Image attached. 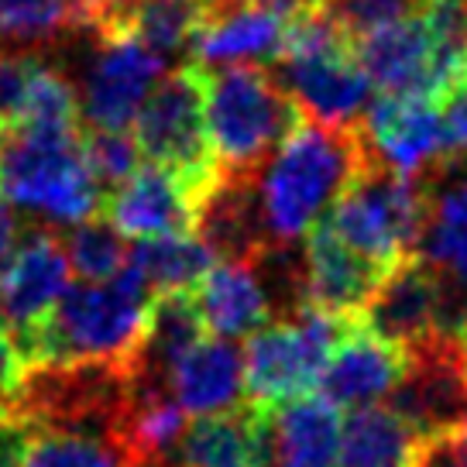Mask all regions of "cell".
Returning a JSON list of instances; mask_svg holds the SVG:
<instances>
[{
  "mask_svg": "<svg viewBox=\"0 0 467 467\" xmlns=\"http://www.w3.org/2000/svg\"><path fill=\"white\" fill-rule=\"evenodd\" d=\"M151 285L124 262L107 282H73L58 296L52 313L35 330L17 337L15 348L28 368L107 365L131 371L134 354L145 340Z\"/></svg>",
  "mask_w": 467,
  "mask_h": 467,
  "instance_id": "1",
  "label": "cell"
},
{
  "mask_svg": "<svg viewBox=\"0 0 467 467\" xmlns=\"http://www.w3.org/2000/svg\"><path fill=\"white\" fill-rule=\"evenodd\" d=\"M368 161L371 155L361 120L348 128H327L306 117L303 128L268 159L254 186L268 248H289L292 241L313 231L323 210Z\"/></svg>",
  "mask_w": 467,
  "mask_h": 467,
  "instance_id": "2",
  "label": "cell"
},
{
  "mask_svg": "<svg viewBox=\"0 0 467 467\" xmlns=\"http://www.w3.org/2000/svg\"><path fill=\"white\" fill-rule=\"evenodd\" d=\"M203 117L220 179H258L268 159L306 120L289 89L278 87L262 66L203 69Z\"/></svg>",
  "mask_w": 467,
  "mask_h": 467,
  "instance_id": "3",
  "label": "cell"
},
{
  "mask_svg": "<svg viewBox=\"0 0 467 467\" xmlns=\"http://www.w3.org/2000/svg\"><path fill=\"white\" fill-rule=\"evenodd\" d=\"M275 66L278 87L289 89L292 100L317 124L348 128L368 110L371 79L354 52V42L323 15L320 0L303 15L289 17Z\"/></svg>",
  "mask_w": 467,
  "mask_h": 467,
  "instance_id": "4",
  "label": "cell"
},
{
  "mask_svg": "<svg viewBox=\"0 0 467 467\" xmlns=\"http://www.w3.org/2000/svg\"><path fill=\"white\" fill-rule=\"evenodd\" d=\"M430 213V182L399 175L379 161H368L340 190L327 223L350 251L365 254L379 268H395L420 251Z\"/></svg>",
  "mask_w": 467,
  "mask_h": 467,
  "instance_id": "5",
  "label": "cell"
},
{
  "mask_svg": "<svg viewBox=\"0 0 467 467\" xmlns=\"http://www.w3.org/2000/svg\"><path fill=\"white\" fill-rule=\"evenodd\" d=\"M0 196L52 223H79L103 210V190L89 175L79 134L35 138L11 131L0 138Z\"/></svg>",
  "mask_w": 467,
  "mask_h": 467,
  "instance_id": "6",
  "label": "cell"
},
{
  "mask_svg": "<svg viewBox=\"0 0 467 467\" xmlns=\"http://www.w3.org/2000/svg\"><path fill=\"white\" fill-rule=\"evenodd\" d=\"M358 320L330 317L313 306H296L282 320H268L244 344V399L254 406H282L309 395L320 381L327 354Z\"/></svg>",
  "mask_w": 467,
  "mask_h": 467,
  "instance_id": "7",
  "label": "cell"
},
{
  "mask_svg": "<svg viewBox=\"0 0 467 467\" xmlns=\"http://www.w3.org/2000/svg\"><path fill=\"white\" fill-rule=\"evenodd\" d=\"M134 145L141 159L179 175L196 203H203L220 175L206 145L203 69L196 62L179 66L151 87L134 117Z\"/></svg>",
  "mask_w": 467,
  "mask_h": 467,
  "instance_id": "8",
  "label": "cell"
},
{
  "mask_svg": "<svg viewBox=\"0 0 467 467\" xmlns=\"http://www.w3.org/2000/svg\"><path fill=\"white\" fill-rule=\"evenodd\" d=\"M464 317L467 292L451 285L426 258L412 254L381 275L365 309L358 313V323L368 334L409 350L437 334L453 337Z\"/></svg>",
  "mask_w": 467,
  "mask_h": 467,
  "instance_id": "9",
  "label": "cell"
},
{
  "mask_svg": "<svg viewBox=\"0 0 467 467\" xmlns=\"http://www.w3.org/2000/svg\"><path fill=\"white\" fill-rule=\"evenodd\" d=\"M371 161L412 179H430L451 165L443 114L437 100L381 93L361 117Z\"/></svg>",
  "mask_w": 467,
  "mask_h": 467,
  "instance_id": "10",
  "label": "cell"
},
{
  "mask_svg": "<svg viewBox=\"0 0 467 467\" xmlns=\"http://www.w3.org/2000/svg\"><path fill=\"white\" fill-rule=\"evenodd\" d=\"M399 412L416 437L467 426V365L451 334H437L406 350V371L392 389Z\"/></svg>",
  "mask_w": 467,
  "mask_h": 467,
  "instance_id": "11",
  "label": "cell"
},
{
  "mask_svg": "<svg viewBox=\"0 0 467 467\" xmlns=\"http://www.w3.org/2000/svg\"><path fill=\"white\" fill-rule=\"evenodd\" d=\"M97 45H100V52H97L87 73L79 110L87 117V128L124 131L134 124V117H138L145 97L155 87L165 62L159 56H151L131 35L107 38V42Z\"/></svg>",
  "mask_w": 467,
  "mask_h": 467,
  "instance_id": "12",
  "label": "cell"
},
{
  "mask_svg": "<svg viewBox=\"0 0 467 467\" xmlns=\"http://www.w3.org/2000/svg\"><path fill=\"white\" fill-rule=\"evenodd\" d=\"M66 285L69 258L62 237L45 227L28 231L0 268V309L11 327V340L35 330L52 313Z\"/></svg>",
  "mask_w": 467,
  "mask_h": 467,
  "instance_id": "13",
  "label": "cell"
},
{
  "mask_svg": "<svg viewBox=\"0 0 467 467\" xmlns=\"http://www.w3.org/2000/svg\"><path fill=\"white\" fill-rule=\"evenodd\" d=\"M354 52L365 66L371 87L399 97H447V76L437 62V48L426 31L423 15H409L389 28L368 35L354 45Z\"/></svg>",
  "mask_w": 467,
  "mask_h": 467,
  "instance_id": "14",
  "label": "cell"
},
{
  "mask_svg": "<svg viewBox=\"0 0 467 467\" xmlns=\"http://www.w3.org/2000/svg\"><path fill=\"white\" fill-rule=\"evenodd\" d=\"M196 196L190 186L159 165H138L117 190L103 196V217L124 237H165L196 234Z\"/></svg>",
  "mask_w": 467,
  "mask_h": 467,
  "instance_id": "15",
  "label": "cell"
},
{
  "mask_svg": "<svg viewBox=\"0 0 467 467\" xmlns=\"http://www.w3.org/2000/svg\"><path fill=\"white\" fill-rule=\"evenodd\" d=\"M385 268L350 251L327 220H317L303 251V303L330 317L358 320Z\"/></svg>",
  "mask_w": 467,
  "mask_h": 467,
  "instance_id": "16",
  "label": "cell"
},
{
  "mask_svg": "<svg viewBox=\"0 0 467 467\" xmlns=\"http://www.w3.org/2000/svg\"><path fill=\"white\" fill-rule=\"evenodd\" d=\"M406 371V350L354 323L327 354L317 389L337 409H365L389 399Z\"/></svg>",
  "mask_w": 467,
  "mask_h": 467,
  "instance_id": "17",
  "label": "cell"
},
{
  "mask_svg": "<svg viewBox=\"0 0 467 467\" xmlns=\"http://www.w3.org/2000/svg\"><path fill=\"white\" fill-rule=\"evenodd\" d=\"M289 17L254 7L248 0H213L200 35L190 45L196 66H258L282 56Z\"/></svg>",
  "mask_w": 467,
  "mask_h": 467,
  "instance_id": "18",
  "label": "cell"
},
{
  "mask_svg": "<svg viewBox=\"0 0 467 467\" xmlns=\"http://www.w3.org/2000/svg\"><path fill=\"white\" fill-rule=\"evenodd\" d=\"M169 389L182 412L192 416H220L244 406L241 350L223 337H200L169 368Z\"/></svg>",
  "mask_w": 467,
  "mask_h": 467,
  "instance_id": "19",
  "label": "cell"
},
{
  "mask_svg": "<svg viewBox=\"0 0 467 467\" xmlns=\"http://www.w3.org/2000/svg\"><path fill=\"white\" fill-rule=\"evenodd\" d=\"M192 299L203 317V327H210L223 340L251 337L272 320V299L265 292L254 262L210 265V272L200 278Z\"/></svg>",
  "mask_w": 467,
  "mask_h": 467,
  "instance_id": "20",
  "label": "cell"
},
{
  "mask_svg": "<svg viewBox=\"0 0 467 467\" xmlns=\"http://www.w3.org/2000/svg\"><path fill=\"white\" fill-rule=\"evenodd\" d=\"M426 182L430 213L416 254L433 265L451 285L467 292V159L451 161Z\"/></svg>",
  "mask_w": 467,
  "mask_h": 467,
  "instance_id": "21",
  "label": "cell"
},
{
  "mask_svg": "<svg viewBox=\"0 0 467 467\" xmlns=\"http://www.w3.org/2000/svg\"><path fill=\"white\" fill-rule=\"evenodd\" d=\"M340 409L323 395H299L272 406L278 467H334L340 451Z\"/></svg>",
  "mask_w": 467,
  "mask_h": 467,
  "instance_id": "22",
  "label": "cell"
},
{
  "mask_svg": "<svg viewBox=\"0 0 467 467\" xmlns=\"http://www.w3.org/2000/svg\"><path fill=\"white\" fill-rule=\"evenodd\" d=\"M203 317L196 309L192 292H155L148 309L145 340L134 354L131 375H159L169 379V368L203 337Z\"/></svg>",
  "mask_w": 467,
  "mask_h": 467,
  "instance_id": "23",
  "label": "cell"
},
{
  "mask_svg": "<svg viewBox=\"0 0 467 467\" xmlns=\"http://www.w3.org/2000/svg\"><path fill=\"white\" fill-rule=\"evenodd\" d=\"M416 447V430L385 406L354 409L340 426V467H406Z\"/></svg>",
  "mask_w": 467,
  "mask_h": 467,
  "instance_id": "24",
  "label": "cell"
},
{
  "mask_svg": "<svg viewBox=\"0 0 467 467\" xmlns=\"http://www.w3.org/2000/svg\"><path fill=\"white\" fill-rule=\"evenodd\" d=\"M15 467H134L110 433L76 426H25Z\"/></svg>",
  "mask_w": 467,
  "mask_h": 467,
  "instance_id": "25",
  "label": "cell"
},
{
  "mask_svg": "<svg viewBox=\"0 0 467 467\" xmlns=\"http://www.w3.org/2000/svg\"><path fill=\"white\" fill-rule=\"evenodd\" d=\"M213 0H134L120 35H131L161 62L169 56H190L192 38L200 35Z\"/></svg>",
  "mask_w": 467,
  "mask_h": 467,
  "instance_id": "26",
  "label": "cell"
},
{
  "mask_svg": "<svg viewBox=\"0 0 467 467\" xmlns=\"http://www.w3.org/2000/svg\"><path fill=\"white\" fill-rule=\"evenodd\" d=\"M128 262L145 275L151 292H192L210 272L213 254L196 234H165L138 241L128 251Z\"/></svg>",
  "mask_w": 467,
  "mask_h": 467,
  "instance_id": "27",
  "label": "cell"
},
{
  "mask_svg": "<svg viewBox=\"0 0 467 467\" xmlns=\"http://www.w3.org/2000/svg\"><path fill=\"white\" fill-rule=\"evenodd\" d=\"M21 134H35V138H76L79 134V100L76 89L69 87V79L48 69L42 62V69L35 73L28 89V100L21 110Z\"/></svg>",
  "mask_w": 467,
  "mask_h": 467,
  "instance_id": "28",
  "label": "cell"
},
{
  "mask_svg": "<svg viewBox=\"0 0 467 467\" xmlns=\"http://www.w3.org/2000/svg\"><path fill=\"white\" fill-rule=\"evenodd\" d=\"M62 244H66L69 268L83 282H107V278H114L124 268L128 251H131L124 244V234L117 231L107 217H100V213L79 220Z\"/></svg>",
  "mask_w": 467,
  "mask_h": 467,
  "instance_id": "29",
  "label": "cell"
},
{
  "mask_svg": "<svg viewBox=\"0 0 467 467\" xmlns=\"http://www.w3.org/2000/svg\"><path fill=\"white\" fill-rule=\"evenodd\" d=\"M79 151H83V161H87L89 175L97 179V186L103 190V196L110 190H117L141 165L134 138H128L124 131H97V128H87V131H79Z\"/></svg>",
  "mask_w": 467,
  "mask_h": 467,
  "instance_id": "30",
  "label": "cell"
},
{
  "mask_svg": "<svg viewBox=\"0 0 467 467\" xmlns=\"http://www.w3.org/2000/svg\"><path fill=\"white\" fill-rule=\"evenodd\" d=\"M323 15L358 45L375 31L389 28L409 15H420L423 0H320Z\"/></svg>",
  "mask_w": 467,
  "mask_h": 467,
  "instance_id": "31",
  "label": "cell"
},
{
  "mask_svg": "<svg viewBox=\"0 0 467 467\" xmlns=\"http://www.w3.org/2000/svg\"><path fill=\"white\" fill-rule=\"evenodd\" d=\"M38 69H42V58L31 52H0V138L17 131L31 79Z\"/></svg>",
  "mask_w": 467,
  "mask_h": 467,
  "instance_id": "32",
  "label": "cell"
},
{
  "mask_svg": "<svg viewBox=\"0 0 467 467\" xmlns=\"http://www.w3.org/2000/svg\"><path fill=\"white\" fill-rule=\"evenodd\" d=\"M134 0H66L73 31H89L97 42L120 38V25Z\"/></svg>",
  "mask_w": 467,
  "mask_h": 467,
  "instance_id": "33",
  "label": "cell"
},
{
  "mask_svg": "<svg viewBox=\"0 0 467 467\" xmlns=\"http://www.w3.org/2000/svg\"><path fill=\"white\" fill-rule=\"evenodd\" d=\"M406 467H467V426L416 437Z\"/></svg>",
  "mask_w": 467,
  "mask_h": 467,
  "instance_id": "34",
  "label": "cell"
},
{
  "mask_svg": "<svg viewBox=\"0 0 467 467\" xmlns=\"http://www.w3.org/2000/svg\"><path fill=\"white\" fill-rule=\"evenodd\" d=\"M440 114H443V134H447L451 161H464L467 159V76L440 100Z\"/></svg>",
  "mask_w": 467,
  "mask_h": 467,
  "instance_id": "35",
  "label": "cell"
},
{
  "mask_svg": "<svg viewBox=\"0 0 467 467\" xmlns=\"http://www.w3.org/2000/svg\"><path fill=\"white\" fill-rule=\"evenodd\" d=\"M25 375H28V365H25V358L17 354L15 340L0 334V406H7V402L21 392Z\"/></svg>",
  "mask_w": 467,
  "mask_h": 467,
  "instance_id": "36",
  "label": "cell"
},
{
  "mask_svg": "<svg viewBox=\"0 0 467 467\" xmlns=\"http://www.w3.org/2000/svg\"><path fill=\"white\" fill-rule=\"evenodd\" d=\"M15 241H17L15 210H11V203L0 196V268H4V262H7V258H11V251H15Z\"/></svg>",
  "mask_w": 467,
  "mask_h": 467,
  "instance_id": "37",
  "label": "cell"
},
{
  "mask_svg": "<svg viewBox=\"0 0 467 467\" xmlns=\"http://www.w3.org/2000/svg\"><path fill=\"white\" fill-rule=\"evenodd\" d=\"M453 340H457V348H461V358H464V365H467V317L457 323V330H453Z\"/></svg>",
  "mask_w": 467,
  "mask_h": 467,
  "instance_id": "38",
  "label": "cell"
}]
</instances>
